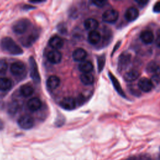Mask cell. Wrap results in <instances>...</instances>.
<instances>
[{
	"instance_id": "cell-1",
	"label": "cell",
	"mask_w": 160,
	"mask_h": 160,
	"mask_svg": "<svg viewBox=\"0 0 160 160\" xmlns=\"http://www.w3.org/2000/svg\"><path fill=\"white\" fill-rule=\"evenodd\" d=\"M2 50L11 55H19L23 53L22 48L10 37L3 38L0 42Z\"/></svg>"
},
{
	"instance_id": "cell-7",
	"label": "cell",
	"mask_w": 160,
	"mask_h": 160,
	"mask_svg": "<svg viewBox=\"0 0 160 160\" xmlns=\"http://www.w3.org/2000/svg\"><path fill=\"white\" fill-rule=\"evenodd\" d=\"M39 33L37 29L33 30L31 33H29L28 36L22 38L21 40H20L23 46L26 47H29L31 46L38 38Z\"/></svg>"
},
{
	"instance_id": "cell-18",
	"label": "cell",
	"mask_w": 160,
	"mask_h": 160,
	"mask_svg": "<svg viewBox=\"0 0 160 160\" xmlns=\"http://www.w3.org/2000/svg\"><path fill=\"white\" fill-rule=\"evenodd\" d=\"M109 77L111 81V82L115 89V90L117 91V92L121 95V96H123V97H125L126 96V94L124 93V92L123 91L121 86V84L119 83V82L118 81V79L111 73V72H109Z\"/></svg>"
},
{
	"instance_id": "cell-4",
	"label": "cell",
	"mask_w": 160,
	"mask_h": 160,
	"mask_svg": "<svg viewBox=\"0 0 160 160\" xmlns=\"http://www.w3.org/2000/svg\"><path fill=\"white\" fill-rule=\"evenodd\" d=\"M119 18V12L114 9L106 10L102 14L103 21L107 23H114Z\"/></svg>"
},
{
	"instance_id": "cell-17",
	"label": "cell",
	"mask_w": 160,
	"mask_h": 160,
	"mask_svg": "<svg viewBox=\"0 0 160 160\" xmlns=\"http://www.w3.org/2000/svg\"><path fill=\"white\" fill-rule=\"evenodd\" d=\"M131 61V55L127 52H123L119 56L118 61V67L119 69L126 68Z\"/></svg>"
},
{
	"instance_id": "cell-11",
	"label": "cell",
	"mask_w": 160,
	"mask_h": 160,
	"mask_svg": "<svg viewBox=\"0 0 160 160\" xmlns=\"http://www.w3.org/2000/svg\"><path fill=\"white\" fill-rule=\"evenodd\" d=\"M139 14V12L138 9L135 7L131 6L126 9L124 13V17L127 21H133L138 18Z\"/></svg>"
},
{
	"instance_id": "cell-36",
	"label": "cell",
	"mask_w": 160,
	"mask_h": 160,
	"mask_svg": "<svg viewBox=\"0 0 160 160\" xmlns=\"http://www.w3.org/2000/svg\"><path fill=\"white\" fill-rule=\"evenodd\" d=\"M4 128V122L3 121L0 119V131L3 129Z\"/></svg>"
},
{
	"instance_id": "cell-28",
	"label": "cell",
	"mask_w": 160,
	"mask_h": 160,
	"mask_svg": "<svg viewBox=\"0 0 160 160\" xmlns=\"http://www.w3.org/2000/svg\"><path fill=\"white\" fill-rule=\"evenodd\" d=\"M105 64V57L104 56H101L98 58V68L99 72H101Z\"/></svg>"
},
{
	"instance_id": "cell-3",
	"label": "cell",
	"mask_w": 160,
	"mask_h": 160,
	"mask_svg": "<svg viewBox=\"0 0 160 160\" xmlns=\"http://www.w3.org/2000/svg\"><path fill=\"white\" fill-rule=\"evenodd\" d=\"M29 62L30 69V76L35 82L39 83L41 81V78L38 71L37 63L32 56H31L29 58Z\"/></svg>"
},
{
	"instance_id": "cell-24",
	"label": "cell",
	"mask_w": 160,
	"mask_h": 160,
	"mask_svg": "<svg viewBox=\"0 0 160 160\" xmlns=\"http://www.w3.org/2000/svg\"><path fill=\"white\" fill-rule=\"evenodd\" d=\"M80 80L83 84L89 86L93 84L94 78L91 73H82L80 76Z\"/></svg>"
},
{
	"instance_id": "cell-9",
	"label": "cell",
	"mask_w": 160,
	"mask_h": 160,
	"mask_svg": "<svg viewBox=\"0 0 160 160\" xmlns=\"http://www.w3.org/2000/svg\"><path fill=\"white\" fill-rule=\"evenodd\" d=\"M47 59L52 64H58L61 61L62 54L58 50H52L48 53Z\"/></svg>"
},
{
	"instance_id": "cell-13",
	"label": "cell",
	"mask_w": 160,
	"mask_h": 160,
	"mask_svg": "<svg viewBox=\"0 0 160 160\" xmlns=\"http://www.w3.org/2000/svg\"><path fill=\"white\" fill-rule=\"evenodd\" d=\"M87 56V52L82 48L76 49L72 54V58L74 61H83Z\"/></svg>"
},
{
	"instance_id": "cell-31",
	"label": "cell",
	"mask_w": 160,
	"mask_h": 160,
	"mask_svg": "<svg viewBox=\"0 0 160 160\" xmlns=\"http://www.w3.org/2000/svg\"><path fill=\"white\" fill-rule=\"evenodd\" d=\"M58 31L61 34H65L67 32V29L64 24H59L58 25Z\"/></svg>"
},
{
	"instance_id": "cell-29",
	"label": "cell",
	"mask_w": 160,
	"mask_h": 160,
	"mask_svg": "<svg viewBox=\"0 0 160 160\" xmlns=\"http://www.w3.org/2000/svg\"><path fill=\"white\" fill-rule=\"evenodd\" d=\"M8 62L4 59H0V74H4L8 69Z\"/></svg>"
},
{
	"instance_id": "cell-20",
	"label": "cell",
	"mask_w": 160,
	"mask_h": 160,
	"mask_svg": "<svg viewBox=\"0 0 160 160\" xmlns=\"http://www.w3.org/2000/svg\"><path fill=\"white\" fill-rule=\"evenodd\" d=\"M93 64L90 61L84 60L81 62L78 66L79 70L83 73H89L93 69Z\"/></svg>"
},
{
	"instance_id": "cell-34",
	"label": "cell",
	"mask_w": 160,
	"mask_h": 160,
	"mask_svg": "<svg viewBox=\"0 0 160 160\" xmlns=\"http://www.w3.org/2000/svg\"><path fill=\"white\" fill-rule=\"evenodd\" d=\"M156 44L159 48H160V35H159L156 39Z\"/></svg>"
},
{
	"instance_id": "cell-22",
	"label": "cell",
	"mask_w": 160,
	"mask_h": 160,
	"mask_svg": "<svg viewBox=\"0 0 160 160\" xmlns=\"http://www.w3.org/2000/svg\"><path fill=\"white\" fill-rule=\"evenodd\" d=\"M101 36L100 33L98 31L95 30V31H90L89 32L88 36V40L90 44L92 45H95L99 43V42L101 40Z\"/></svg>"
},
{
	"instance_id": "cell-2",
	"label": "cell",
	"mask_w": 160,
	"mask_h": 160,
	"mask_svg": "<svg viewBox=\"0 0 160 160\" xmlns=\"http://www.w3.org/2000/svg\"><path fill=\"white\" fill-rule=\"evenodd\" d=\"M31 26V22L28 19H21L16 21L12 25V31L18 34H22L26 32Z\"/></svg>"
},
{
	"instance_id": "cell-26",
	"label": "cell",
	"mask_w": 160,
	"mask_h": 160,
	"mask_svg": "<svg viewBox=\"0 0 160 160\" xmlns=\"http://www.w3.org/2000/svg\"><path fill=\"white\" fill-rule=\"evenodd\" d=\"M19 91L21 95H22L24 97L27 98V97H29L33 94L34 89L30 85L24 84L20 88Z\"/></svg>"
},
{
	"instance_id": "cell-5",
	"label": "cell",
	"mask_w": 160,
	"mask_h": 160,
	"mask_svg": "<svg viewBox=\"0 0 160 160\" xmlns=\"http://www.w3.org/2000/svg\"><path fill=\"white\" fill-rule=\"evenodd\" d=\"M18 126L23 129H29L32 128L34 124V120L32 117L29 115L21 116L18 120Z\"/></svg>"
},
{
	"instance_id": "cell-8",
	"label": "cell",
	"mask_w": 160,
	"mask_h": 160,
	"mask_svg": "<svg viewBox=\"0 0 160 160\" xmlns=\"http://www.w3.org/2000/svg\"><path fill=\"white\" fill-rule=\"evenodd\" d=\"M138 85L140 90L144 92H150L154 88V85L151 80L145 77L141 78L139 80Z\"/></svg>"
},
{
	"instance_id": "cell-10",
	"label": "cell",
	"mask_w": 160,
	"mask_h": 160,
	"mask_svg": "<svg viewBox=\"0 0 160 160\" xmlns=\"http://www.w3.org/2000/svg\"><path fill=\"white\" fill-rule=\"evenodd\" d=\"M76 100L72 97H65L60 102V106L66 110H72L76 107Z\"/></svg>"
},
{
	"instance_id": "cell-14",
	"label": "cell",
	"mask_w": 160,
	"mask_h": 160,
	"mask_svg": "<svg viewBox=\"0 0 160 160\" xmlns=\"http://www.w3.org/2000/svg\"><path fill=\"white\" fill-rule=\"evenodd\" d=\"M146 71L152 76H159L160 74V66L155 61H151L147 64Z\"/></svg>"
},
{
	"instance_id": "cell-16",
	"label": "cell",
	"mask_w": 160,
	"mask_h": 160,
	"mask_svg": "<svg viewBox=\"0 0 160 160\" xmlns=\"http://www.w3.org/2000/svg\"><path fill=\"white\" fill-rule=\"evenodd\" d=\"M27 106L28 109L31 111H36L38 109H39L42 106V102L40 99L38 98L34 97L32 98H31L28 103Z\"/></svg>"
},
{
	"instance_id": "cell-30",
	"label": "cell",
	"mask_w": 160,
	"mask_h": 160,
	"mask_svg": "<svg viewBox=\"0 0 160 160\" xmlns=\"http://www.w3.org/2000/svg\"><path fill=\"white\" fill-rule=\"evenodd\" d=\"M92 2L96 6L99 7V8H102L103 6H105V4H106V1H92Z\"/></svg>"
},
{
	"instance_id": "cell-19",
	"label": "cell",
	"mask_w": 160,
	"mask_h": 160,
	"mask_svg": "<svg viewBox=\"0 0 160 160\" xmlns=\"http://www.w3.org/2000/svg\"><path fill=\"white\" fill-rule=\"evenodd\" d=\"M60 79L59 77L52 75L49 76L46 81V84L47 86L49 89H56L58 87H59V84H60Z\"/></svg>"
},
{
	"instance_id": "cell-21",
	"label": "cell",
	"mask_w": 160,
	"mask_h": 160,
	"mask_svg": "<svg viewBox=\"0 0 160 160\" xmlns=\"http://www.w3.org/2000/svg\"><path fill=\"white\" fill-rule=\"evenodd\" d=\"M84 26L86 29L90 31H95L99 26V22L96 19L88 18L84 22Z\"/></svg>"
},
{
	"instance_id": "cell-37",
	"label": "cell",
	"mask_w": 160,
	"mask_h": 160,
	"mask_svg": "<svg viewBox=\"0 0 160 160\" xmlns=\"http://www.w3.org/2000/svg\"><path fill=\"white\" fill-rule=\"evenodd\" d=\"M29 2L32 3H40V2H42L43 1H29Z\"/></svg>"
},
{
	"instance_id": "cell-12",
	"label": "cell",
	"mask_w": 160,
	"mask_h": 160,
	"mask_svg": "<svg viewBox=\"0 0 160 160\" xmlns=\"http://www.w3.org/2000/svg\"><path fill=\"white\" fill-rule=\"evenodd\" d=\"M64 44L62 39L58 36H54L50 38L49 40V45L51 48L58 50L61 49Z\"/></svg>"
},
{
	"instance_id": "cell-27",
	"label": "cell",
	"mask_w": 160,
	"mask_h": 160,
	"mask_svg": "<svg viewBox=\"0 0 160 160\" xmlns=\"http://www.w3.org/2000/svg\"><path fill=\"white\" fill-rule=\"evenodd\" d=\"M18 109V104L16 101H12L8 106V112L11 114H15Z\"/></svg>"
},
{
	"instance_id": "cell-15",
	"label": "cell",
	"mask_w": 160,
	"mask_h": 160,
	"mask_svg": "<svg viewBox=\"0 0 160 160\" xmlns=\"http://www.w3.org/2000/svg\"><path fill=\"white\" fill-rule=\"evenodd\" d=\"M140 39L142 42L146 44H149L152 42L154 37L152 31L149 30H144L140 34Z\"/></svg>"
},
{
	"instance_id": "cell-38",
	"label": "cell",
	"mask_w": 160,
	"mask_h": 160,
	"mask_svg": "<svg viewBox=\"0 0 160 160\" xmlns=\"http://www.w3.org/2000/svg\"><path fill=\"white\" fill-rule=\"evenodd\" d=\"M159 160H160V158H159Z\"/></svg>"
},
{
	"instance_id": "cell-35",
	"label": "cell",
	"mask_w": 160,
	"mask_h": 160,
	"mask_svg": "<svg viewBox=\"0 0 160 160\" xmlns=\"http://www.w3.org/2000/svg\"><path fill=\"white\" fill-rule=\"evenodd\" d=\"M139 5H143V6H144L147 2H148V1H136Z\"/></svg>"
},
{
	"instance_id": "cell-33",
	"label": "cell",
	"mask_w": 160,
	"mask_h": 160,
	"mask_svg": "<svg viewBox=\"0 0 160 160\" xmlns=\"http://www.w3.org/2000/svg\"><path fill=\"white\" fill-rule=\"evenodd\" d=\"M153 11L154 12L160 13V1L156 2L153 6Z\"/></svg>"
},
{
	"instance_id": "cell-32",
	"label": "cell",
	"mask_w": 160,
	"mask_h": 160,
	"mask_svg": "<svg viewBox=\"0 0 160 160\" xmlns=\"http://www.w3.org/2000/svg\"><path fill=\"white\" fill-rule=\"evenodd\" d=\"M151 81L154 86V84H158L160 83V77L159 76H152L151 78Z\"/></svg>"
},
{
	"instance_id": "cell-25",
	"label": "cell",
	"mask_w": 160,
	"mask_h": 160,
	"mask_svg": "<svg viewBox=\"0 0 160 160\" xmlns=\"http://www.w3.org/2000/svg\"><path fill=\"white\" fill-rule=\"evenodd\" d=\"M12 87V81L7 78H0V91H6Z\"/></svg>"
},
{
	"instance_id": "cell-6",
	"label": "cell",
	"mask_w": 160,
	"mask_h": 160,
	"mask_svg": "<svg viewBox=\"0 0 160 160\" xmlns=\"http://www.w3.org/2000/svg\"><path fill=\"white\" fill-rule=\"evenodd\" d=\"M10 71L11 73L15 76H21L24 74L26 68L25 64L21 61L14 62L10 68Z\"/></svg>"
},
{
	"instance_id": "cell-23",
	"label": "cell",
	"mask_w": 160,
	"mask_h": 160,
	"mask_svg": "<svg viewBox=\"0 0 160 160\" xmlns=\"http://www.w3.org/2000/svg\"><path fill=\"white\" fill-rule=\"evenodd\" d=\"M139 76V72L137 70H130L124 74L123 78L127 82H132L136 80Z\"/></svg>"
}]
</instances>
